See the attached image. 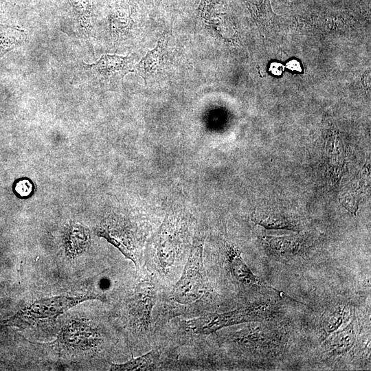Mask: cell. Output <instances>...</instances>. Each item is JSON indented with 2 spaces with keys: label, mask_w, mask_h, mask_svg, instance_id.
Wrapping results in <instances>:
<instances>
[{
  "label": "cell",
  "mask_w": 371,
  "mask_h": 371,
  "mask_svg": "<svg viewBox=\"0 0 371 371\" xmlns=\"http://www.w3.org/2000/svg\"><path fill=\"white\" fill-rule=\"evenodd\" d=\"M355 339L354 324L351 322L343 330L337 332L330 337L327 348L333 354L346 352L352 347Z\"/></svg>",
  "instance_id": "30bf717a"
},
{
  "label": "cell",
  "mask_w": 371,
  "mask_h": 371,
  "mask_svg": "<svg viewBox=\"0 0 371 371\" xmlns=\"http://www.w3.org/2000/svg\"><path fill=\"white\" fill-rule=\"evenodd\" d=\"M133 55L126 56L103 54L95 63H84L83 67L91 80L101 87H117L129 72L134 71Z\"/></svg>",
  "instance_id": "3957f363"
},
{
  "label": "cell",
  "mask_w": 371,
  "mask_h": 371,
  "mask_svg": "<svg viewBox=\"0 0 371 371\" xmlns=\"http://www.w3.org/2000/svg\"><path fill=\"white\" fill-rule=\"evenodd\" d=\"M68 238V249L71 254H78L85 249L87 241V236L82 229H73Z\"/></svg>",
  "instance_id": "ac0fdd59"
},
{
  "label": "cell",
  "mask_w": 371,
  "mask_h": 371,
  "mask_svg": "<svg viewBox=\"0 0 371 371\" xmlns=\"http://www.w3.org/2000/svg\"><path fill=\"white\" fill-rule=\"evenodd\" d=\"M345 314V308L341 306L335 308L326 313L322 323V328L326 337L339 328L344 322Z\"/></svg>",
  "instance_id": "2e32d148"
},
{
  "label": "cell",
  "mask_w": 371,
  "mask_h": 371,
  "mask_svg": "<svg viewBox=\"0 0 371 371\" xmlns=\"http://www.w3.org/2000/svg\"><path fill=\"white\" fill-rule=\"evenodd\" d=\"M154 303L153 286L149 282L141 284L134 295L133 312L138 323L146 329L150 324Z\"/></svg>",
  "instance_id": "52a82bcc"
},
{
  "label": "cell",
  "mask_w": 371,
  "mask_h": 371,
  "mask_svg": "<svg viewBox=\"0 0 371 371\" xmlns=\"http://www.w3.org/2000/svg\"><path fill=\"white\" fill-rule=\"evenodd\" d=\"M251 220L267 229L297 230L296 225L286 217L274 213H254Z\"/></svg>",
  "instance_id": "7c38bea8"
},
{
  "label": "cell",
  "mask_w": 371,
  "mask_h": 371,
  "mask_svg": "<svg viewBox=\"0 0 371 371\" xmlns=\"http://www.w3.org/2000/svg\"><path fill=\"white\" fill-rule=\"evenodd\" d=\"M227 260L234 277L249 287H266V285L249 268L241 256L240 251L233 244L225 245Z\"/></svg>",
  "instance_id": "8992f818"
},
{
  "label": "cell",
  "mask_w": 371,
  "mask_h": 371,
  "mask_svg": "<svg viewBox=\"0 0 371 371\" xmlns=\"http://www.w3.org/2000/svg\"><path fill=\"white\" fill-rule=\"evenodd\" d=\"M25 33L17 27L0 24V59L8 52L20 45Z\"/></svg>",
  "instance_id": "8fae6325"
},
{
  "label": "cell",
  "mask_w": 371,
  "mask_h": 371,
  "mask_svg": "<svg viewBox=\"0 0 371 371\" xmlns=\"http://www.w3.org/2000/svg\"><path fill=\"white\" fill-rule=\"evenodd\" d=\"M104 300L105 297L98 293L78 295H63L43 298L19 310L13 316L2 322L5 326L25 327L38 322L53 319L78 304L89 300Z\"/></svg>",
  "instance_id": "6da1fadb"
},
{
  "label": "cell",
  "mask_w": 371,
  "mask_h": 371,
  "mask_svg": "<svg viewBox=\"0 0 371 371\" xmlns=\"http://www.w3.org/2000/svg\"><path fill=\"white\" fill-rule=\"evenodd\" d=\"M205 289L203 245L198 243L192 248L182 276L172 291V298L179 304L192 303L201 298Z\"/></svg>",
  "instance_id": "7a4b0ae2"
},
{
  "label": "cell",
  "mask_w": 371,
  "mask_h": 371,
  "mask_svg": "<svg viewBox=\"0 0 371 371\" xmlns=\"http://www.w3.org/2000/svg\"><path fill=\"white\" fill-rule=\"evenodd\" d=\"M159 350H153L124 363H112L110 370L115 371L149 370L153 369L159 357Z\"/></svg>",
  "instance_id": "9c48e42d"
},
{
  "label": "cell",
  "mask_w": 371,
  "mask_h": 371,
  "mask_svg": "<svg viewBox=\"0 0 371 371\" xmlns=\"http://www.w3.org/2000/svg\"><path fill=\"white\" fill-rule=\"evenodd\" d=\"M253 18L259 23L267 21L273 16L270 0H243Z\"/></svg>",
  "instance_id": "5bb4252c"
},
{
  "label": "cell",
  "mask_w": 371,
  "mask_h": 371,
  "mask_svg": "<svg viewBox=\"0 0 371 371\" xmlns=\"http://www.w3.org/2000/svg\"><path fill=\"white\" fill-rule=\"evenodd\" d=\"M69 3L81 25L89 27L92 13L90 0H69Z\"/></svg>",
  "instance_id": "e0dca14e"
},
{
  "label": "cell",
  "mask_w": 371,
  "mask_h": 371,
  "mask_svg": "<svg viewBox=\"0 0 371 371\" xmlns=\"http://www.w3.org/2000/svg\"><path fill=\"white\" fill-rule=\"evenodd\" d=\"M367 179L366 180L361 179L358 182L357 181L355 186L351 187L341 199L346 208L354 214L358 210L359 201L363 199L365 192L368 190V182Z\"/></svg>",
  "instance_id": "4fadbf2b"
},
{
  "label": "cell",
  "mask_w": 371,
  "mask_h": 371,
  "mask_svg": "<svg viewBox=\"0 0 371 371\" xmlns=\"http://www.w3.org/2000/svg\"><path fill=\"white\" fill-rule=\"evenodd\" d=\"M258 306H249L223 313H212L186 322L187 328L195 334H210L223 328L252 321L259 314Z\"/></svg>",
  "instance_id": "277c9868"
},
{
  "label": "cell",
  "mask_w": 371,
  "mask_h": 371,
  "mask_svg": "<svg viewBox=\"0 0 371 371\" xmlns=\"http://www.w3.org/2000/svg\"><path fill=\"white\" fill-rule=\"evenodd\" d=\"M288 67L291 69H300V65L299 63L295 61V60H293L291 62H290L288 65Z\"/></svg>",
  "instance_id": "ffe728a7"
},
{
  "label": "cell",
  "mask_w": 371,
  "mask_h": 371,
  "mask_svg": "<svg viewBox=\"0 0 371 371\" xmlns=\"http://www.w3.org/2000/svg\"><path fill=\"white\" fill-rule=\"evenodd\" d=\"M170 32H164L159 38L157 45L149 50L145 56L135 65L134 71L146 83L147 80L163 74L171 58L169 43L171 38Z\"/></svg>",
  "instance_id": "5b68a950"
},
{
  "label": "cell",
  "mask_w": 371,
  "mask_h": 371,
  "mask_svg": "<svg viewBox=\"0 0 371 371\" xmlns=\"http://www.w3.org/2000/svg\"><path fill=\"white\" fill-rule=\"evenodd\" d=\"M328 168L333 178L339 181L345 164V151L341 139L337 136L328 142L326 146Z\"/></svg>",
  "instance_id": "ba28073f"
},
{
  "label": "cell",
  "mask_w": 371,
  "mask_h": 371,
  "mask_svg": "<svg viewBox=\"0 0 371 371\" xmlns=\"http://www.w3.org/2000/svg\"><path fill=\"white\" fill-rule=\"evenodd\" d=\"M269 245L276 254L284 256L295 255L300 249L297 240L292 238H273L270 240Z\"/></svg>",
  "instance_id": "9a60e30c"
},
{
  "label": "cell",
  "mask_w": 371,
  "mask_h": 371,
  "mask_svg": "<svg viewBox=\"0 0 371 371\" xmlns=\"http://www.w3.org/2000/svg\"><path fill=\"white\" fill-rule=\"evenodd\" d=\"M32 186L27 179L18 181L14 186L15 192L21 196H27L32 192Z\"/></svg>",
  "instance_id": "d6986e66"
}]
</instances>
